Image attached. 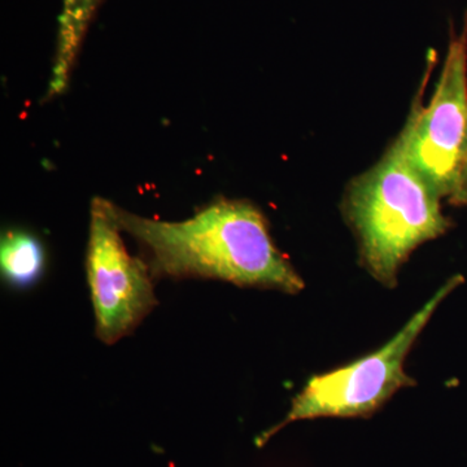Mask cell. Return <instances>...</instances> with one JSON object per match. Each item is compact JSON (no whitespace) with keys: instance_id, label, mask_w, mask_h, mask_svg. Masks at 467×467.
<instances>
[{"instance_id":"6da1fadb","label":"cell","mask_w":467,"mask_h":467,"mask_svg":"<svg viewBox=\"0 0 467 467\" xmlns=\"http://www.w3.org/2000/svg\"><path fill=\"white\" fill-rule=\"evenodd\" d=\"M122 232L146 251L156 278H199L299 294L303 278L276 248L263 212L247 201L217 199L180 223L116 207Z\"/></svg>"},{"instance_id":"5b68a950","label":"cell","mask_w":467,"mask_h":467,"mask_svg":"<svg viewBox=\"0 0 467 467\" xmlns=\"http://www.w3.org/2000/svg\"><path fill=\"white\" fill-rule=\"evenodd\" d=\"M115 208L103 198L91 202L86 256L97 335L109 346L133 333L158 306L150 267L126 250Z\"/></svg>"},{"instance_id":"277c9868","label":"cell","mask_w":467,"mask_h":467,"mask_svg":"<svg viewBox=\"0 0 467 467\" xmlns=\"http://www.w3.org/2000/svg\"><path fill=\"white\" fill-rule=\"evenodd\" d=\"M417 95L400 133L409 159L441 198H450L467 153V12L451 30L441 77L429 106Z\"/></svg>"},{"instance_id":"52a82bcc","label":"cell","mask_w":467,"mask_h":467,"mask_svg":"<svg viewBox=\"0 0 467 467\" xmlns=\"http://www.w3.org/2000/svg\"><path fill=\"white\" fill-rule=\"evenodd\" d=\"M0 269L3 278L14 287L24 288L36 284L45 269L41 242L29 233L8 232L0 244Z\"/></svg>"},{"instance_id":"ba28073f","label":"cell","mask_w":467,"mask_h":467,"mask_svg":"<svg viewBox=\"0 0 467 467\" xmlns=\"http://www.w3.org/2000/svg\"><path fill=\"white\" fill-rule=\"evenodd\" d=\"M448 201L457 207H467V153L462 165H461L460 173L457 175L453 192Z\"/></svg>"},{"instance_id":"7a4b0ae2","label":"cell","mask_w":467,"mask_h":467,"mask_svg":"<svg viewBox=\"0 0 467 467\" xmlns=\"http://www.w3.org/2000/svg\"><path fill=\"white\" fill-rule=\"evenodd\" d=\"M441 199L409 159L401 133L373 167L350 181L343 216L358 238L362 265L378 282L395 287L411 252L450 230Z\"/></svg>"},{"instance_id":"3957f363","label":"cell","mask_w":467,"mask_h":467,"mask_svg":"<svg viewBox=\"0 0 467 467\" xmlns=\"http://www.w3.org/2000/svg\"><path fill=\"white\" fill-rule=\"evenodd\" d=\"M462 282L461 275L451 278L383 348L347 367L313 377L292 400L285 420L264 432L257 439V444L261 447L279 430L297 420L371 416L399 389L414 386V380L404 371L409 350L429 324L439 304Z\"/></svg>"},{"instance_id":"8992f818","label":"cell","mask_w":467,"mask_h":467,"mask_svg":"<svg viewBox=\"0 0 467 467\" xmlns=\"http://www.w3.org/2000/svg\"><path fill=\"white\" fill-rule=\"evenodd\" d=\"M100 2L101 0H63V8L58 16L57 57L52 67L48 97H57L66 91L85 34Z\"/></svg>"}]
</instances>
